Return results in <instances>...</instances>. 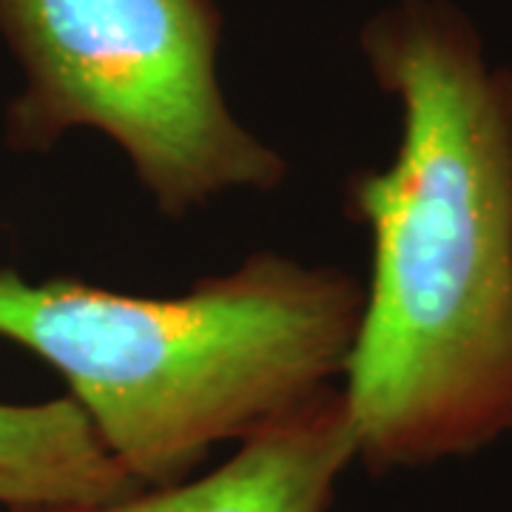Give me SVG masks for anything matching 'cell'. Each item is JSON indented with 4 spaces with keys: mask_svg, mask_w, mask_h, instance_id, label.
<instances>
[{
    "mask_svg": "<svg viewBox=\"0 0 512 512\" xmlns=\"http://www.w3.org/2000/svg\"><path fill=\"white\" fill-rule=\"evenodd\" d=\"M362 52L402 140L348 180L373 262L342 396L356 458L387 473L512 433V72L441 0L373 15Z\"/></svg>",
    "mask_w": 512,
    "mask_h": 512,
    "instance_id": "1",
    "label": "cell"
},
{
    "mask_svg": "<svg viewBox=\"0 0 512 512\" xmlns=\"http://www.w3.org/2000/svg\"><path fill=\"white\" fill-rule=\"evenodd\" d=\"M356 458L342 387L259 430L214 473L146 487L109 504L40 512H330L336 484Z\"/></svg>",
    "mask_w": 512,
    "mask_h": 512,
    "instance_id": "4",
    "label": "cell"
},
{
    "mask_svg": "<svg viewBox=\"0 0 512 512\" xmlns=\"http://www.w3.org/2000/svg\"><path fill=\"white\" fill-rule=\"evenodd\" d=\"M146 490L100 441L72 396L0 402V507L9 512L109 504Z\"/></svg>",
    "mask_w": 512,
    "mask_h": 512,
    "instance_id": "5",
    "label": "cell"
},
{
    "mask_svg": "<svg viewBox=\"0 0 512 512\" xmlns=\"http://www.w3.org/2000/svg\"><path fill=\"white\" fill-rule=\"evenodd\" d=\"M0 35L23 72L3 126L20 154L100 131L165 217L285 183L282 154L222 94L214 0H0Z\"/></svg>",
    "mask_w": 512,
    "mask_h": 512,
    "instance_id": "3",
    "label": "cell"
},
{
    "mask_svg": "<svg viewBox=\"0 0 512 512\" xmlns=\"http://www.w3.org/2000/svg\"><path fill=\"white\" fill-rule=\"evenodd\" d=\"M362 311L359 279L274 251L165 299L0 268V339L55 367L143 487L180 484L333 387Z\"/></svg>",
    "mask_w": 512,
    "mask_h": 512,
    "instance_id": "2",
    "label": "cell"
}]
</instances>
